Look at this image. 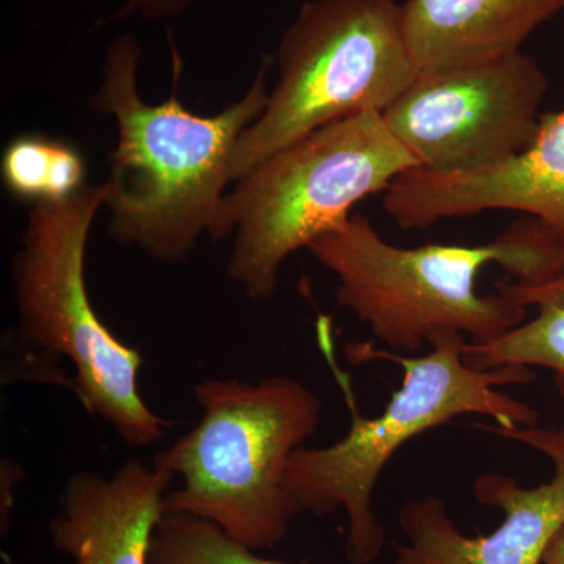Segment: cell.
<instances>
[{
    "mask_svg": "<svg viewBox=\"0 0 564 564\" xmlns=\"http://www.w3.org/2000/svg\"><path fill=\"white\" fill-rule=\"evenodd\" d=\"M497 292L525 307H538L536 317L516 326L488 344H466L464 359L478 370L540 366L555 370L564 389V269L549 280L521 284L497 282Z\"/></svg>",
    "mask_w": 564,
    "mask_h": 564,
    "instance_id": "4fadbf2b",
    "label": "cell"
},
{
    "mask_svg": "<svg viewBox=\"0 0 564 564\" xmlns=\"http://www.w3.org/2000/svg\"><path fill=\"white\" fill-rule=\"evenodd\" d=\"M193 395L202 421L152 458L155 469L182 478L163 511L207 519L254 551L276 547L300 514L285 464L318 429L322 400L284 375L258 383L207 378Z\"/></svg>",
    "mask_w": 564,
    "mask_h": 564,
    "instance_id": "277c9868",
    "label": "cell"
},
{
    "mask_svg": "<svg viewBox=\"0 0 564 564\" xmlns=\"http://www.w3.org/2000/svg\"><path fill=\"white\" fill-rule=\"evenodd\" d=\"M276 63L269 102L234 150V182L323 126L383 113L421 73L397 0H310L282 35Z\"/></svg>",
    "mask_w": 564,
    "mask_h": 564,
    "instance_id": "52a82bcc",
    "label": "cell"
},
{
    "mask_svg": "<svg viewBox=\"0 0 564 564\" xmlns=\"http://www.w3.org/2000/svg\"><path fill=\"white\" fill-rule=\"evenodd\" d=\"M104 185H85L57 203L29 212L11 281L21 339L36 350L69 359L70 380L88 414L101 419L131 447L162 440L169 422L139 392L143 358L98 317L88 295L85 256Z\"/></svg>",
    "mask_w": 564,
    "mask_h": 564,
    "instance_id": "8992f818",
    "label": "cell"
},
{
    "mask_svg": "<svg viewBox=\"0 0 564 564\" xmlns=\"http://www.w3.org/2000/svg\"><path fill=\"white\" fill-rule=\"evenodd\" d=\"M507 440L529 445L554 464V477L524 488L513 477L485 473L474 480L478 503L503 511L502 524L485 536H466L447 503L430 494L410 500L399 522L406 543H392V564H543L545 551L564 527V430L538 425L486 426Z\"/></svg>",
    "mask_w": 564,
    "mask_h": 564,
    "instance_id": "9c48e42d",
    "label": "cell"
},
{
    "mask_svg": "<svg viewBox=\"0 0 564 564\" xmlns=\"http://www.w3.org/2000/svg\"><path fill=\"white\" fill-rule=\"evenodd\" d=\"M467 343L463 336L443 337L423 356L348 347L356 361L388 359L403 369L402 388L375 417L359 413L350 383L328 359L350 408V429L328 447L296 448L285 464L284 485L300 514L325 518L343 508L348 521L345 558L351 564L373 563L383 552L388 538L373 510V492L404 444L467 414L492 419L500 429L536 425V410L497 389L532 381L529 367L474 369L464 359Z\"/></svg>",
    "mask_w": 564,
    "mask_h": 564,
    "instance_id": "3957f363",
    "label": "cell"
},
{
    "mask_svg": "<svg viewBox=\"0 0 564 564\" xmlns=\"http://www.w3.org/2000/svg\"><path fill=\"white\" fill-rule=\"evenodd\" d=\"M140 58L132 35L111 40L101 87L91 99L93 109L118 126L104 207L118 243L158 262L180 263L217 221L237 141L269 102V63L243 98L214 117H199L176 96L159 106L144 102L137 84Z\"/></svg>",
    "mask_w": 564,
    "mask_h": 564,
    "instance_id": "6da1fadb",
    "label": "cell"
},
{
    "mask_svg": "<svg viewBox=\"0 0 564 564\" xmlns=\"http://www.w3.org/2000/svg\"><path fill=\"white\" fill-rule=\"evenodd\" d=\"M150 564H288L262 558L207 519L163 511L152 533Z\"/></svg>",
    "mask_w": 564,
    "mask_h": 564,
    "instance_id": "9a60e30c",
    "label": "cell"
},
{
    "mask_svg": "<svg viewBox=\"0 0 564 564\" xmlns=\"http://www.w3.org/2000/svg\"><path fill=\"white\" fill-rule=\"evenodd\" d=\"M549 79L525 52L421 70L383 111L389 131L436 173H477L532 147Z\"/></svg>",
    "mask_w": 564,
    "mask_h": 564,
    "instance_id": "ba28073f",
    "label": "cell"
},
{
    "mask_svg": "<svg viewBox=\"0 0 564 564\" xmlns=\"http://www.w3.org/2000/svg\"><path fill=\"white\" fill-rule=\"evenodd\" d=\"M173 480L140 459L122 464L110 477L70 475L61 514L51 522L52 544L73 564H150L152 533Z\"/></svg>",
    "mask_w": 564,
    "mask_h": 564,
    "instance_id": "8fae6325",
    "label": "cell"
},
{
    "mask_svg": "<svg viewBox=\"0 0 564 564\" xmlns=\"http://www.w3.org/2000/svg\"><path fill=\"white\" fill-rule=\"evenodd\" d=\"M383 207L402 229H426L478 212L518 210L564 236V111L541 118L532 147L494 169L408 170L389 185Z\"/></svg>",
    "mask_w": 564,
    "mask_h": 564,
    "instance_id": "30bf717a",
    "label": "cell"
},
{
    "mask_svg": "<svg viewBox=\"0 0 564 564\" xmlns=\"http://www.w3.org/2000/svg\"><path fill=\"white\" fill-rule=\"evenodd\" d=\"M2 180L11 195L33 206L63 202L85 187V161L66 141L29 133L3 152Z\"/></svg>",
    "mask_w": 564,
    "mask_h": 564,
    "instance_id": "5bb4252c",
    "label": "cell"
},
{
    "mask_svg": "<svg viewBox=\"0 0 564 564\" xmlns=\"http://www.w3.org/2000/svg\"><path fill=\"white\" fill-rule=\"evenodd\" d=\"M415 166L383 113L351 115L285 144L237 181L210 240L232 234L229 278L248 299L265 302L289 256L343 228L356 204Z\"/></svg>",
    "mask_w": 564,
    "mask_h": 564,
    "instance_id": "5b68a950",
    "label": "cell"
},
{
    "mask_svg": "<svg viewBox=\"0 0 564 564\" xmlns=\"http://www.w3.org/2000/svg\"><path fill=\"white\" fill-rule=\"evenodd\" d=\"M543 564H564V527L549 544Z\"/></svg>",
    "mask_w": 564,
    "mask_h": 564,
    "instance_id": "e0dca14e",
    "label": "cell"
},
{
    "mask_svg": "<svg viewBox=\"0 0 564 564\" xmlns=\"http://www.w3.org/2000/svg\"><path fill=\"white\" fill-rule=\"evenodd\" d=\"M307 251L337 278V304L366 323L389 351L411 355L447 336L492 343L527 321L529 307L499 292H477L488 263H499L521 284L564 269V236L534 217L480 247L403 248L386 242L362 215H352Z\"/></svg>",
    "mask_w": 564,
    "mask_h": 564,
    "instance_id": "7a4b0ae2",
    "label": "cell"
},
{
    "mask_svg": "<svg viewBox=\"0 0 564 564\" xmlns=\"http://www.w3.org/2000/svg\"><path fill=\"white\" fill-rule=\"evenodd\" d=\"M564 0H406L403 31L419 70L451 68L522 51Z\"/></svg>",
    "mask_w": 564,
    "mask_h": 564,
    "instance_id": "7c38bea8",
    "label": "cell"
},
{
    "mask_svg": "<svg viewBox=\"0 0 564 564\" xmlns=\"http://www.w3.org/2000/svg\"><path fill=\"white\" fill-rule=\"evenodd\" d=\"M124 9L117 17L140 13L147 20H169L180 17L192 0H124Z\"/></svg>",
    "mask_w": 564,
    "mask_h": 564,
    "instance_id": "2e32d148",
    "label": "cell"
}]
</instances>
